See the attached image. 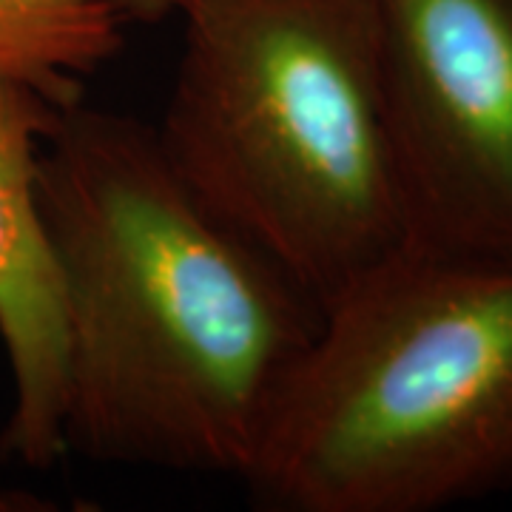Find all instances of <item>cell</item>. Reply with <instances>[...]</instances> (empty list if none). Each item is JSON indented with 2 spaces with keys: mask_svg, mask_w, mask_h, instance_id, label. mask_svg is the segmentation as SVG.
<instances>
[{
  "mask_svg": "<svg viewBox=\"0 0 512 512\" xmlns=\"http://www.w3.org/2000/svg\"><path fill=\"white\" fill-rule=\"evenodd\" d=\"M37 188L66 316L63 450L242 481L319 305L137 117L60 109Z\"/></svg>",
  "mask_w": 512,
  "mask_h": 512,
  "instance_id": "obj_1",
  "label": "cell"
},
{
  "mask_svg": "<svg viewBox=\"0 0 512 512\" xmlns=\"http://www.w3.org/2000/svg\"><path fill=\"white\" fill-rule=\"evenodd\" d=\"M242 484L274 512L512 490V262L404 245L325 302Z\"/></svg>",
  "mask_w": 512,
  "mask_h": 512,
  "instance_id": "obj_2",
  "label": "cell"
},
{
  "mask_svg": "<svg viewBox=\"0 0 512 512\" xmlns=\"http://www.w3.org/2000/svg\"><path fill=\"white\" fill-rule=\"evenodd\" d=\"M183 23L165 157L322 311L410 242L376 0H197Z\"/></svg>",
  "mask_w": 512,
  "mask_h": 512,
  "instance_id": "obj_3",
  "label": "cell"
},
{
  "mask_svg": "<svg viewBox=\"0 0 512 512\" xmlns=\"http://www.w3.org/2000/svg\"><path fill=\"white\" fill-rule=\"evenodd\" d=\"M410 242L512 262V0H376Z\"/></svg>",
  "mask_w": 512,
  "mask_h": 512,
  "instance_id": "obj_4",
  "label": "cell"
},
{
  "mask_svg": "<svg viewBox=\"0 0 512 512\" xmlns=\"http://www.w3.org/2000/svg\"><path fill=\"white\" fill-rule=\"evenodd\" d=\"M60 109L32 83L0 72V345L12 373L0 456L35 470L66 456V316L37 188L40 148Z\"/></svg>",
  "mask_w": 512,
  "mask_h": 512,
  "instance_id": "obj_5",
  "label": "cell"
},
{
  "mask_svg": "<svg viewBox=\"0 0 512 512\" xmlns=\"http://www.w3.org/2000/svg\"><path fill=\"white\" fill-rule=\"evenodd\" d=\"M123 26L114 0H0V72L72 106L123 49Z\"/></svg>",
  "mask_w": 512,
  "mask_h": 512,
  "instance_id": "obj_6",
  "label": "cell"
},
{
  "mask_svg": "<svg viewBox=\"0 0 512 512\" xmlns=\"http://www.w3.org/2000/svg\"><path fill=\"white\" fill-rule=\"evenodd\" d=\"M197 0H114L126 20H146L157 23L163 18H183Z\"/></svg>",
  "mask_w": 512,
  "mask_h": 512,
  "instance_id": "obj_7",
  "label": "cell"
}]
</instances>
